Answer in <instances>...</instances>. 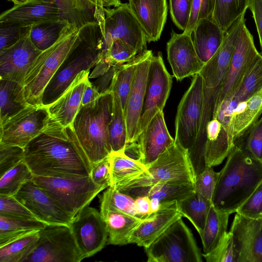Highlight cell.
Here are the masks:
<instances>
[{"instance_id":"5b68a950","label":"cell","mask_w":262,"mask_h":262,"mask_svg":"<svg viewBox=\"0 0 262 262\" xmlns=\"http://www.w3.org/2000/svg\"><path fill=\"white\" fill-rule=\"evenodd\" d=\"M79 41L80 28L68 22L56 41L36 58L23 83L25 97L29 104L43 105L42 98L45 88Z\"/></svg>"},{"instance_id":"f6af8a7d","label":"cell","mask_w":262,"mask_h":262,"mask_svg":"<svg viewBox=\"0 0 262 262\" xmlns=\"http://www.w3.org/2000/svg\"><path fill=\"white\" fill-rule=\"evenodd\" d=\"M243 140L245 141L239 147L251 157L262 162V117L239 140Z\"/></svg>"},{"instance_id":"3957f363","label":"cell","mask_w":262,"mask_h":262,"mask_svg":"<svg viewBox=\"0 0 262 262\" xmlns=\"http://www.w3.org/2000/svg\"><path fill=\"white\" fill-rule=\"evenodd\" d=\"M113 93L108 91L80 106L71 125L91 166L112 152L109 125L114 112Z\"/></svg>"},{"instance_id":"8d00e7d4","label":"cell","mask_w":262,"mask_h":262,"mask_svg":"<svg viewBox=\"0 0 262 262\" xmlns=\"http://www.w3.org/2000/svg\"><path fill=\"white\" fill-rule=\"evenodd\" d=\"M39 231H34L0 247V262H24L36 247Z\"/></svg>"},{"instance_id":"b9f144b4","label":"cell","mask_w":262,"mask_h":262,"mask_svg":"<svg viewBox=\"0 0 262 262\" xmlns=\"http://www.w3.org/2000/svg\"><path fill=\"white\" fill-rule=\"evenodd\" d=\"M114 112L109 125V138L112 151H125L127 146V128L122 107L114 97Z\"/></svg>"},{"instance_id":"cb8c5ba5","label":"cell","mask_w":262,"mask_h":262,"mask_svg":"<svg viewBox=\"0 0 262 262\" xmlns=\"http://www.w3.org/2000/svg\"><path fill=\"white\" fill-rule=\"evenodd\" d=\"M90 70L79 73L54 102L46 106L50 117L63 127L71 125L81 106Z\"/></svg>"},{"instance_id":"277c9868","label":"cell","mask_w":262,"mask_h":262,"mask_svg":"<svg viewBox=\"0 0 262 262\" xmlns=\"http://www.w3.org/2000/svg\"><path fill=\"white\" fill-rule=\"evenodd\" d=\"M103 34L97 21L80 28V41L45 88L42 98L43 105L56 100L79 73L90 70L95 66L103 50Z\"/></svg>"},{"instance_id":"83f0119b","label":"cell","mask_w":262,"mask_h":262,"mask_svg":"<svg viewBox=\"0 0 262 262\" xmlns=\"http://www.w3.org/2000/svg\"><path fill=\"white\" fill-rule=\"evenodd\" d=\"M262 115V89L239 104L233 120L234 143L241 140Z\"/></svg>"},{"instance_id":"2e32d148","label":"cell","mask_w":262,"mask_h":262,"mask_svg":"<svg viewBox=\"0 0 262 262\" xmlns=\"http://www.w3.org/2000/svg\"><path fill=\"white\" fill-rule=\"evenodd\" d=\"M13 196L47 225L69 226L73 218L33 180L23 184Z\"/></svg>"},{"instance_id":"9a60e30c","label":"cell","mask_w":262,"mask_h":262,"mask_svg":"<svg viewBox=\"0 0 262 262\" xmlns=\"http://www.w3.org/2000/svg\"><path fill=\"white\" fill-rule=\"evenodd\" d=\"M260 55L245 24L241 29L229 68L222 82L213 116L221 103L236 89L244 75Z\"/></svg>"},{"instance_id":"91938a15","label":"cell","mask_w":262,"mask_h":262,"mask_svg":"<svg viewBox=\"0 0 262 262\" xmlns=\"http://www.w3.org/2000/svg\"><path fill=\"white\" fill-rule=\"evenodd\" d=\"M95 6V14L96 21L98 23L101 30L104 34L105 24L104 7L102 0H89Z\"/></svg>"},{"instance_id":"603a6c76","label":"cell","mask_w":262,"mask_h":262,"mask_svg":"<svg viewBox=\"0 0 262 262\" xmlns=\"http://www.w3.org/2000/svg\"><path fill=\"white\" fill-rule=\"evenodd\" d=\"M55 0H29L14 5L0 15V24L30 27L35 24L61 19Z\"/></svg>"},{"instance_id":"bcb514c9","label":"cell","mask_w":262,"mask_h":262,"mask_svg":"<svg viewBox=\"0 0 262 262\" xmlns=\"http://www.w3.org/2000/svg\"><path fill=\"white\" fill-rule=\"evenodd\" d=\"M219 176L212 167L206 168L195 177L194 192L212 202Z\"/></svg>"},{"instance_id":"d4e9b609","label":"cell","mask_w":262,"mask_h":262,"mask_svg":"<svg viewBox=\"0 0 262 262\" xmlns=\"http://www.w3.org/2000/svg\"><path fill=\"white\" fill-rule=\"evenodd\" d=\"M129 8L144 30L148 42L161 36L166 21V0H128Z\"/></svg>"},{"instance_id":"db71d44e","label":"cell","mask_w":262,"mask_h":262,"mask_svg":"<svg viewBox=\"0 0 262 262\" xmlns=\"http://www.w3.org/2000/svg\"><path fill=\"white\" fill-rule=\"evenodd\" d=\"M171 17L175 25L183 32L186 30L191 14L190 0H169Z\"/></svg>"},{"instance_id":"ba28073f","label":"cell","mask_w":262,"mask_h":262,"mask_svg":"<svg viewBox=\"0 0 262 262\" xmlns=\"http://www.w3.org/2000/svg\"><path fill=\"white\" fill-rule=\"evenodd\" d=\"M33 181L72 217L103 190L90 176L74 179L33 176Z\"/></svg>"},{"instance_id":"7a4b0ae2","label":"cell","mask_w":262,"mask_h":262,"mask_svg":"<svg viewBox=\"0 0 262 262\" xmlns=\"http://www.w3.org/2000/svg\"><path fill=\"white\" fill-rule=\"evenodd\" d=\"M262 180V162L235 145L219 176L212 203L230 214L251 195Z\"/></svg>"},{"instance_id":"1f68e13d","label":"cell","mask_w":262,"mask_h":262,"mask_svg":"<svg viewBox=\"0 0 262 262\" xmlns=\"http://www.w3.org/2000/svg\"><path fill=\"white\" fill-rule=\"evenodd\" d=\"M151 54V51L147 49L139 53L133 59L121 65L114 75L110 91L119 102L123 111L137 66L140 62Z\"/></svg>"},{"instance_id":"5bb4252c","label":"cell","mask_w":262,"mask_h":262,"mask_svg":"<svg viewBox=\"0 0 262 262\" xmlns=\"http://www.w3.org/2000/svg\"><path fill=\"white\" fill-rule=\"evenodd\" d=\"M172 77L165 66L162 54L152 56L144 103L139 121L138 136L143 131L155 115L163 111L169 97Z\"/></svg>"},{"instance_id":"44dd1931","label":"cell","mask_w":262,"mask_h":262,"mask_svg":"<svg viewBox=\"0 0 262 262\" xmlns=\"http://www.w3.org/2000/svg\"><path fill=\"white\" fill-rule=\"evenodd\" d=\"M152 55L150 54L137 65L123 111L127 128V145L136 142L139 137L138 125L144 103Z\"/></svg>"},{"instance_id":"f5cc1de1","label":"cell","mask_w":262,"mask_h":262,"mask_svg":"<svg viewBox=\"0 0 262 262\" xmlns=\"http://www.w3.org/2000/svg\"><path fill=\"white\" fill-rule=\"evenodd\" d=\"M24 157L23 148L0 145V177L23 161Z\"/></svg>"},{"instance_id":"8fae6325","label":"cell","mask_w":262,"mask_h":262,"mask_svg":"<svg viewBox=\"0 0 262 262\" xmlns=\"http://www.w3.org/2000/svg\"><path fill=\"white\" fill-rule=\"evenodd\" d=\"M105 24L103 50L100 59L104 58L112 43L120 39L139 53L146 50L145 33L131 11L127 3L113 8H104Z\"/></svg>"},{"instance_id":"6da1fadb","label":"cell","mask_w":262,"mask_h":262,"mask_svg":"<svg viewBox=\"0 0 262 262\" xmlns=\"http://www.w3.org/2000/svg\"><path fill=\"white\" fill-rule=\"evenodd\" d=\"M24 149V161L33 176H90L91 167L71 125L63 127L50 117L41 133Z\"/></svg>"},{"instance_id":"7c38bea8","label":"cell","mask_w":262,"mask_h":262,"mask_svg":"<svg viewBox=\"0 0 262 262\" xmlns=\"http://www.w3.org/2000/svg\"><path fill=\"white\" fill-rule=\"evenodd\" d=\"M49 119L46 106L30 104L0 125V145L24 148L41 133Z\"/></svg>"},{"instance_id":"484cf974","label":"cell","mask_w":262,"mask_h":262,"mask_svg":"<svg viewBox=\"0 0 262 262\" xmlns=\"http://www.w3.org/2000/svg\"><path fill=\"white\" fill-rule=\"evenodd\" d=\"M100 202V212L108 232L107 244L123 246L129 244L132 232L143 219L119 211L103 201Z\"/></svg>"},{"instance_id":"11a10c76","label":"cell","mask_w":262,"mask_h":262,"mask_svg":"<svg viewBox=\"0 0 262 262\" xmlns=\"http://www.w3.org/2000/svg\"><path fill=\"white\" fill-rule=\"evenodd\" d=\"M90 176L93 182L103 190L111 186L110 156L92 166Z\"/></svg>"},{"instance_id":"4dcf8cb0","label":"cell","mask_w":262,"mask_h":262,"mask_svg":"<svg viewBox=\"0 0 262 262\" xmlns=\"http://www.w3.org/2000/svg\"><path fill=\"white\" fill-rule=\"evenodd\" d=\"M111 186L125 183L146 171L145 165L127 156L125 151H112L110 155Z\"/></svg>"},{"instance_id":"94428289","label":"cell","mask_w":262,"mask_h":262,"mask_svg":"<svg viewBox=\"0 0 262 262\" xmlns=\"http://www.w3.org/2000/svg\"><path fill=\"white\" fill-rule=\"evenodd\" d=\"M100 95L92 83L89 80L84 91L81 105H84L94 101Z\"/></svg>"},{"instance_id":"836d02e7","label":"cell","mask_w":262,"mask_h":262,"mask_svg":"<svg viewBox=\"0 0 262 262\" xmlns=\"http://www.w3.org/2000/svg\"><path fill=\"white\" fill-rule=\"evenodd\" d=\"M230 214L212 205L203 231L200 235L203 253L211 251L227 232Z\"/></svg>"},{"instance_id":"6125c7cd","label":"cell","mask_w":262,"mask_h":262,"mask_svg":"<svg viewBox=\"0 0 262 262\" xmlns=\"http://www.w3.org/2000/svg\"><path fill=\"white\" fill-rule=\"evenodd\" d=\"M104 8H110L111 7H117L121 5V0H102Z\"/></svg>"},{"instance_id":"7bdbcfd3","label":"cell","mask_w":262,"mask_h":262,"mask_svg":"<svg viewBox=\"0 0 262 262\" xmlns=\"http://www.w3.org/2000/svg\"><path fill=\"white\" fill-rule=\"evenodd\" d=\"M100 201L105 202L117 210L139 219H144L138 212L135 199L110 186L100 196Z\"/></svg>"},{"instance_id":"60d3db41","label":"cell","mask_w":262,"mask_h":262,"mask_svg":"<svg viewBox=\"0 0 262 262\" xmlns=\"http://www.w3.org/2000/svg\"><path fill=\"white\" fill-rule=\"evenodd\" d=\"M33 175L23 161L0 177V194L13 196L25 183L33 180Z\"/></svg>"},{"instance_id":"be15d7a7","label":"cell","mask_w":262,"mask_h":262,"mask_svg":"<svg viewBox=\"0 0 262 262\" xmlns=\"http://www.w3.org/2000/svg\"><path fill=\"white\" fill-rule=\"evenodd\" d=\"M161 203L157 199H150V209L151 213L158 210L161 206Z\"/></svg>"},{"instance_id":"816d5d0a","label":"cell","mask_w":262,"mask_h":262,"mask_svg":"<svg viewBox=\"0 0 262 262\" xmlns=\"http://www.w3.org/2000/svg\"><path fill=\"white\" fill-rule=\"evenodd\" d=\"M31 27L0 24V51L16 43L30 32Z\"/></svg>"},{"instance_id":"ac0fdd59","label":"cell","mask_w":262,"mask_h":262,"mask_svg":"<svg viewBox=\"0 0 262 262\" xmlns=\"http://www.w3.org/2000/svg\"><path fill=\"white\" fill-rule=\"evenodd\" d=\"M230 231L237 262H262V219L249 218L236 213Z\"/></svg>"},{"instance_id":"681fc988","label":"cell","mask_w":262,"mask_h":262,"mask_svg":"<svg viewBox=\"0 0 262 262\" xmlns=\"http://www.w3.org/2000/svg\"><path fill=\"white\" fill-rule=\"evenodd\" d=\"M236 213L249 218L262 219V180Z\"/></svg>"},{"instance_id":"e7e4bbea","label":"cell","mask_w":262,"mask_h":262,"mask_svg":"<svg viewBox=\"0 0 262 262\" xmlns=\"http://www.w3.org/2000/svg\"><path fill=\"white\" fill-rule=\"evenodd\" d=\"M9 2H11L14 4V5H19L25 3H26L29 0H7Z\"/></svg>"},{"instance_id":"c3c4849f","label":"cell","mask_w":262,"mask_h":262,"mask_svg":"<svg viewBox=\"0 0 262 262\" xmlns=\"http://www.w3.org/2000/svg\"><path fill=\"white\" fill-rule=\"evenodd\" d=\"M138 54L134 48L121 40L117 39L112 43L106 56L103 58L113 65H122L133 59Z\"/></svg>"},{"instance_id":"52a82bcc","label":"cell","mask_w":262,"mask_h":262,"mask_svg":"<svg viewBox=\"0 0 262 262\" xmlns=\"http://www.w3.org/2000/svg\"><path fill=\"white\" fill-rule=\"evenodd\" d=\"M144 249L148 262L202 261L200 249L182 217Z\"/></svg>"},{"instance_id":"74e56055","label":"cell","mask_w":262,"mask_h":262,"mask_svg":"<svg viewBox=\"0 0 262 262\" xmlns=\"http://www.w3.org/2000/svg\"><path fill=\"white\" fill-rule=\"evenodd\" d=\"M250 0H215L212 18L225 32L240 16L245 14Z\"/></svg>"},{"instance_id":"e0dca14e","label":"cell","mask_w":262,"mask_h":262,"mask_svg":"<svg viewBox=\"0 0 262 262\" xmlns=\"http://www.w3.org/2000/svg\"><path fill=\"white\" fill-rule=\"evenodd\" d=\"M138 143L127 145L125 150L134 151L136 160L145 166L149 164L174 143L164 119L163 111H159L139 135ZM136 141V142H137Z\"/></svg>"},{"instance_id":"8992f818","label":"cell","mask_w":262,"mask_h":262,"mask_svg":"<svg viewBox=\"0 0 262 262\" xmlns=\"http://www.w3.org/2000/svg\"><path fill=\"white\" fill-rule=\"evenodd\" d=\"M146 166V171L139 176L114 187L120 190L156 184H194L195 174L188 151L175 142Z\"/></svg>"},{"instance_id":"4fadbf2b","label":"cell","mask_w":262,"mask_h":262,"mask_svg":"<svg viewBox=\"0 0 262 262\" xmlns=\"http://www.w3.org/2000/svg\"><path fill=\"white\" fill-rule=\"evenodd\" d=\"M89 205L81 209L69 225L83 259L101 251L108 239L106 226L100 212Z\"/></svg>"},{"instance_id":"e575fe53","label":"cell","mask_w":262,"mask_h":262,"mask_svg":"<svg viewBox=\"0 0 262 262\" xmlns=\"http://www.w3.org/2000/svg\"><path fill=\"white\" fill-rule=\"evenodd\" d=\"M47 225L37 220L15 218L0 214V247L30 232L40 230Z\"/></svg>"},{"instance_id":"f546056e","label":"cell","mask_w":262,"mask_h":262,"mask_svg":"<svg viewBox=\"0 0 262 262\" xmlns=\"http://www.w3.org/2000/svg\"><path fill=\"white\" fill-rule=\"evenodd\" d=\"M29 105L22 84L0 79V125Z\"/></svg>"},{"instance_id":"ffe728a7","label":"cell","mask_w":262,"mask_h":262,"mask_svg":"<svg viewBox=\"0 0 262 262\" xmlns=\"http://www.w3.org/2000/svg\"><path fill=\"white\" fill-rule=\"evenodd\" d=\"M166 50L173 76L178 80L199 73L205 65L198 57L190 34H178L172 30Z\"/></svg>"},{"instance_id":"7dc6e473","label":"cell","mask_w":262,"mask_h":262,"mask_svg":"<svg viewBox=\"0 0 262 262\" xmlns=\"http://www.w3.org/2000/svg\"><path fill=\"white\" fill-rule=\"evenodd\" d=\"M191 14L186 30L191 35L196 24L201 19L212 17L215 0H190Z\"/></svg>"},{"instance_id":"f907efd6","label":"cell","mask_w":262,"mask_h":262,"mask_svg":"<svg viewBox=\"0 0 262 262\" xmlns=\"http://www.w3.org/2000/svg\"><path fill=\"white\" fill-rule=\"evenodd\" d=\"M0 214L15 218L36 220L33 214L13 196L0 194Z\"/></svg>"},{"instance_id":"d6a6232c","label":"cell","mask_w":262,"mask_h":262,"mask_svg":"<svg viewBox=\"0 0 262 262\" xmlns=\"http://www.w3.org/2000/svg\"><path fill=\"white\" fill-rule=\"evenodd\" d=\"M182 216L188 219L200 235L212 205L211 201L193 192L177 201Z\"/></svg>"},{"instance_id":"4316f807","label":"cell","mask_w":262,"mask_h":262,"mask_svg":"<svg viewBox=\"0 0 262 262\" xmlns=\"http://www.w3.org/2000/svg\"><path fill=\"white\" fill-rule=\"evenodd\" d=\"M191 36L198 57L205 64L220 47L225 32L210 17L200 20Z\"/></svg>"},{"instance_id":"9c48e42d","label":"cell","mask_w":262,"mask_h":262,"mask_svg":"<svg viewBox=\"0 0 262 262\" xmlns=\"http://www.w3.org/2000/svg\"><path fill=\"white\" fill-rule=\"evenodd\" d=\"M83 259L68 226L47 225L37 245L24 262H80Z\"/></svg>"},{"instance_id":"d6986e66","label":"cell","mask_w":262,"mask_h":262,"mask_svg":"<svg viewBox=\"0 0 262 262\" xmlns=\"http://www.w3.org/2000/svg\"><path fill=\"white\" fill-rule=\"evenodd\" d=\"M41 52L31 41L30 32L12 46L0 51V79L23 85L27 72Z\"/></svg>"},{"instance_id":"ee69618b","label":"cell","mask_w":262,"mask_h":262,"mask_svg":"<svg viewBox=\"0 0 262 262\" xmlns=\"http://www.w3.org/2000/svg\"><path fill=\"white\" fill-rule=\"evenodd\" d=\"M202 256L207 262H237L231 232H226L216 246L208 253L202 254Z\"/></svg>"},{"instance_id":"d590c367","label":"cell","mask_w":262,"mask_h":262,"mask_svg":"<svg viewBox=\"0 0 262 262\" xmlns=\"http://www.w3.org/2000/svg\"><path fill=\"white\" fill-rule=\"evenodd\" d=\"M62 19L81 28L96 21L95 6L89 0H55Z\"/></svg>"},{"instance_id":"6f0895ef","label":"cell","mask_w":262,"mask_h":262,"mask_svg":"<svg viewBox=\"0 0 262 262\" xmlns=\"http://www.w3.org/2000/svg\"><path fill=\"white\" fill-rule=\"evenodd\" d=\"M249 8L256 24L262 52V0H250Z\"/></svg>"},{"instance_id":"680465c9","label":"cell","mask_w":262,"mask_h":262,"mask_svg":"<svg viewBox=\"0 0 262 262\" xmlns=\"http://www.w3.org/2000/svg\"><path fill=\"white\" fill-rule=\"evenodd\" d=\"M137 210L143 217L151 213L150 199L146 196H138L134 198Z\"/></svg>"},{"instance_id":"9f6ffc18","label":"cell","mask_w":262,"mask_h":262,"mask_svg":"<svg viewBox=\"0 0 262 262\" xmlns=\"http://www.w3.org/2000/svg\"><path fill=\"white\" fill-rule=\"evenodd\" d=\"M121 66H112L106 72L98 77L94 82H92L100 94L110 91L114 75Z\"/></svg>"},{"instance_id":"ab89813d","label":"cell","mask_w":262,"mask_h":262,"mask_svg":"<svg viewBox=\"0 0 262 262\" xmlns=\"http://www.w3.org/2000/svg\"><path fill=\"white\" fill-rule=\"evenodd\" d=\"M262 89V55L257 58L230 95L239 103L246 101Z\"/></svg>"},{"instance_id":"30bf717a","label":"cell","mask_w":262,"mask_h":262,"mask_svg":"<svg viewBox=\"0 0 262 262\" xmlns=\"http://www.w3.org/2000/svg\"><path fill=\"white\" fill-rule=\"evenodd\" d=\"M203 79L198 73L182 98L175 120L174 142L187 151L198 136L203 112Z\"/></svg>"},{"instance_id":"7402d4cb","label":"cell","mask_w":262,"mask_h":262,"mask_svg":"<svg viewBox=\"0 0 262 262\" xmlns=\"http://www.w3.org/2000/svg\"><path fill=\"white\" fill-rule=\"evenodd\" d=\"M182 216L178 210L177 201L162 203L157 211L144 218L132 232L129 244L146 248Z\"/></svg>"},{"instance_id":"f35d334b","label":"cell","mask_w":262,"mask_h":262,"mask_svg":"<svg viewBox=\"0 0 262 262\" xmlns=\"http://www.w3.org/2000/svg\"><path fill=\"white\" fill-rule=\"evenodd\" d=\"M68 22L61 18L32 26L30 31L31 41L41 51L47 49L56 41Z\"/></svg>"},{"instance_id":"f1b7e54d","label":"cell","mask_w":262,"mask_h":262,"mask_svg":"<svg viewBox=\"0 0 262 262\" xmlns=\"http://www.w3.org/2000/svg\"><path fill=\"white\" fill-rule=\"evenodd\" d=\"M133 198L146 196L156 199L161 203L179 201L194 192V184H156L149 186L124 188L118 190Z\"/></svg>"}]
</instances>
